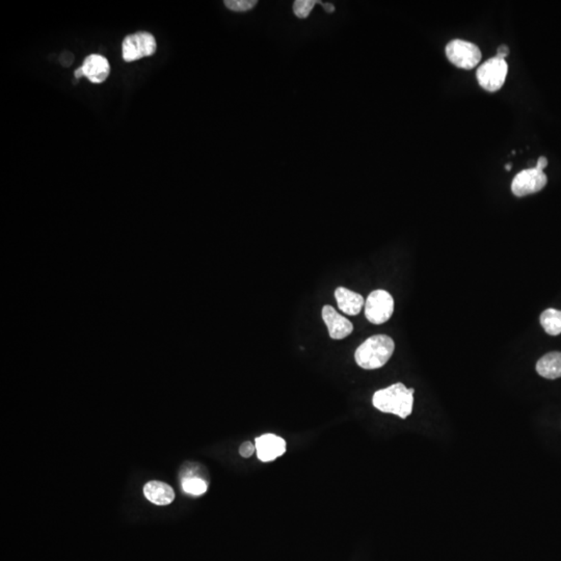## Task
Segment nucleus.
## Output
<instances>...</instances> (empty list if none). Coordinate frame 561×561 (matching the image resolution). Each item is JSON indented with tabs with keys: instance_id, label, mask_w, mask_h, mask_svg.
I'll list each match as a JSON object with an SVG mask.
<instances>
[{
	"instance_id": "4be33fe9",
	"label": "nucleus",
	"mask_w": 561,
	"mask_h": 561,
	"mask_svg": "<svg viewBox=\"0 0 561 561\" xmlns=\"http://www.w3.org/2000/svg\"><path fill=\"white\" fill-rule=\"evenodd\" d=\"M323 9H325V12L327 13H332L335 11V6H332V4H325V8Z\"/></svg>"
},
{
	"instance_id": "f257e3e1",
	"label": "nucleus",
	"mask_w": 561,
	"mask_h": 561,
	"mask_svg": "<svg viewBox=\"0 0 561 561\" xmlns=\"http://www.w3.org/2000/svg\"><path fill=\"white\" fill-rule=\"evenodd\" d=\"M414 392V389H408L404 384H394L375 392L372 404L383 413L394 414L406 419L413 411Z\"/></svg>"
},
{
	"instance_id": "f3484780",
	"label": "nucleus",
	"mask_w": 561,
	"mask_h": 561,
	"mask_svg": "<svg viewBox=\"0 0 561 561\" xmlns=\"http://www.w3.org/2000/svg\"><path fill=\"white\" fill-rule=\"evenodd\" d=\"M224 4L233 12L243 13L254 9L257 1L256 0H226Z\"/></svg>"
},
{
	"instance_id": "f03ea898",
	"label": "nucleus",
	"mask_w": 561,
	"mask_h": 561,
	"mask_svg": "<svg viewBox=\"0 0 561 561\" xmlns=\"http://www.w3.org/2000/svg\"><path fill=\"white\" fill-rule=\"evenodd\" d=\"M394 341L387 335H375L357 347L355 359L366 370L379 369L386 365L394 352Z\"/></svg>"
},
{
	"instance_id": "aec40b11",
	"label": "nucleus",
	"mask_w": 561,
	"mask_h": 561,
	"mask_svg": "<svg viewBox=\"0 0 561 561\" xmlns=\"http://www.w3.org/2000/svg\"><path fill=\"white\" fill-rule=\"evenodd\" d=\"M548 166V159H547L545 156H540V158L538 159V164H536V169H540V171H544L545 167Z\"/></svg>"
},
{
	"instance_id": "4468645a",
	"label": "nucleus",
	"mask_w": 561,
	"mask_h": 561,
	"mask_svg": "<svg viewBox=\"0 0 561 561\" xmlns=\"http://www.w3.org/2000/svg\"><path fill=\"white\" fill-rule=\"evenodd\" d=\"M540 325L547 334L557 336L561 334V311L556 309H548L540 315Z\"/></svg>"
},
{
	"instance_id": "1a4fd4ad",
	"label": "nucleus",
	"mask_w": 561,
	"mask_h": 561,
	"mask_svg": "<svg viewBox=\"0 0 561 561\" xmlns=\"http://www.w3.org/2000/svg\"><path fill=\"white\" fill-rule=\"evenodd\" d=\"M323 318L327 327L330 337L334 340H341L354 331V325L345 316L340 315L332 306L323 308Z\"/></svg>"
},
{
	"instance_id": "ddd939ff",
	"label": "nucleus",
	"mask_w": 561,
	"mask_h": 561,
	"mask_svg": "<svg viewBox=\"0 0 561 561\" xmlns=\"http://www.w3.org/2000/svg\"><path fill=\"white\" fill-rule=\"evenodd\" d=\"M536 371L540 377L548 379L561 377V352H554L545 355L536 364Z\"/></svg>"
},
{
	"instance_id": "9d476101",
	"label": "nucleus",
	"mask_w": 561,
	"mask_h": 561,
	"mask_svg": "<svg viewBox=\"0 0 561 561\" xmlns=\"http://www.w3.org/2000/svg\"><path fill=\"white\" fill-rule=\"evenodd\" d=\"M85 76L94 83H103L110 75L108 61L99 54H90L85 58L83 65Z\"/></svg>"
},
{
	"instance_id": "dca6fc26",
	"label": "nucleus",
	"mask_w": 561,
	"mask_h": 561,
	"mask_svg": "<svg viewBox=\"0 0 561 561\" xmlns=\"http://www.w3.org/2000/svg\"><path fill=\"white\" fill-rule=\"evenodd\" d=\"M318 0H296L293 4V12L296 17L304 19L310 15L316 4H320Z\"/></svg>"
},
{
	"instance_id": "7ed1b4c3",
	"label": "nucleus",
	"mask_w": 561,
	"mask_h": 561,
	"mask_svg": "<svg viewBox=\"0 0 561 561\" xmlns=\"http://www.w3.org/2000/svg\"><path fill=\"white\" fill-rule=\"evenodd\" d=\"M156 48L157 45L154 36L147 31H140L124 38L122 43V56L125 62L132 63L153 56Z\"/></svg>"
},
{
	"instance_id": "9b49d317",
	"label": "nucleus",
	"mask_w": 561,
	"mask_h": 561,
	"mask_svg": "<svg viewBox=\"0 0 561 561\" xmlns=\"http://www.w3.org/2000/svg\"><path fill=\"white\" fill-rule=\"evenodd\" d=\"M335 298H336L339 309L343 313L350 316L357 315L365 304L361 294L354 293L345 287H338L336 289Z\"/></svg>"
},
{
	"instance_id": "a211bd4d",
	"label": "nucleus",
	"mask_w": 561,
	"mask_h": 561,
	"mask_svg": "<svg viewBox=\"0 0 561 561\" xmlns=\"http://www.w3.org/2000/svg\"><path fill=\"white\" fill-rule=\"evenodd\" d=\"M256 451V446L252 444L251 442H244L243 445H241V448H239V453L243 458H250L254 454Z\"/></svg>"
},
{
	"instance_id": "5701e85b",
	"label": "nucleus",
	"mask_w": 561,
	"mask_h": 561,
	"mask_svg": "<svg viewBox=\"0 0 561 561\" xmlns=\"http://www.w3.org/2000/svg\"><path fill=\"white\" fill-rule=\"evenodd\" d=\"M505 169H508V171H510V169H511V164H506Z\"/></svg>"
},
{
	"instance_id": "6ab92c4d",
	"label": "nucleus",
	"mask_w": 561,
	"mask_h": 561,
	"mask_svg": "<svg viewBox=\"0 0 561 561\" xmlns=\"http://www.w3.org/2000/svg\"><path fill=\"white\" fill-rule=\"evenodd\" d=\"M510 54V49L506 45H501L497 51V58L501 60H505L506 56Z\"/></svg>"
},
{
	"instance_id": "20e7f679",
	"label": "nucleus",
	"mask_w": 561,
	"mask_h": 561,
	"mask_svg": "<svg viewBox=\"0 0 561 561\" xmlns=\"http://www.w3.org/2000/svg\"><path fill=\"white\" fill-rule=\"evenodd\" d=\"M508 65L505 60L495 58L483 63L477 70L476 77L479 85L488 92H496L505 83Z\"/></svg>"
},
{
	"instance_id": "423d86ee",
	"label": "nucleus",
	"mask_w": 561,
	"mask_h": 561,
	"mask_svg": "<svg viewBox=\"0 0 561 561\" xmlns=\"http://www.w3.org/2000/svg\"><path fill=\"white\" fill-rule=\"evenodd\" d=\"M394 300L386 290H374L369 294L365 304V316L373 325H382L392 316Z\"/></svg>"
},
{
	"instance_id": "6e6552de",
	"label": "nucleus",
	"mask_w": 561,
	"mask_h": 561,
	"mask_svg": "<svg viewBox=\"0 0 561 561\" xmlns=\"http://www.w3.org/2000/svg\"><path fill=\"white\" fill-rule=\"evenodd\" d=\"M255 446L258 458L264 463L275 461L286 451V442L284 439L273 434H263L256 439Z\"/></svg>"
},
{
	"instance_id": "f8f14e48",
	"label": "nucleus",
	"mask_w": 561,
	"mask_h": 561,
	"mask_svg": "<svg viewBox=\"0 0 561 561\" xmlns=\"http://www.w3.org/2000/svg\"><path fill=\"white\" fill-rule=\"evenodd\" d=\"M144 494L149 501L156 505H167L175 499L173 488L162 481H149L144 488Z\"/></svg>"
},
{
	"instance_id": "39448f33",
	"label": "nucleus",
	"mask_w": 561,
	"mask_h": 561,
	"mask_svg": "<svg viewBox=\"0 0 561 561\" xmlns=\"http://www.w3.org/2000/svg\"><path fill=\"white\" fill-rule=\"evenodd\" d=\"M446 56L452 64L465 70H471L476 67L483 56L477 45L458 38L448 43Z\"/></svg>"
},
{
	"instance_id": "2eb2a0df",
	"label": "nucleus",
	"mask_w": 561,
	"mask_h": 561,
	"mask_svg": "<svg viewBox=\"0 0 561 561\" xmlns=\"http://www.w3.org/2000/svg\"><path fill=\"white\" fill-rule=\"evenodd\" d=\"M182 488L189 494L200 496L207 491V483L199 477L187 476L183 479Z\"/></svg>"
},
{
	"instance_id": "412c9836",
	"label": "nucleus",
	"mask_w": 561,
	"mask_h": 561,
	"mask_svg": "<svg viewBox=\"0 0 561 561\" xmlns=\"http://www.w3.org/2000/svg\"><path fill=\"white\" fill-rule=\"evenodd\" d=\"M74 74H75V77L77 79H80L81 77L85 76V72H83V67H80L79 68V69H77L75 73Z\"/></svg>"
},
{
	"instance_id": "0eeeda50",
	"label": "nucleus",
	"mask_w": 561,
	"mask_h": 561,
	"mask_svg": "<svg viewBox=\"0 0 561 561\" xmlns=\"http://www.w3.org/2000/svg\"><path fill=\"white\" fill-rule=\"evenodd\" d=\"M548 183L544 171L533 167L520 172L511 183V192L515 196H525L542 191Z\"/></svg>"
}]
</instances>
